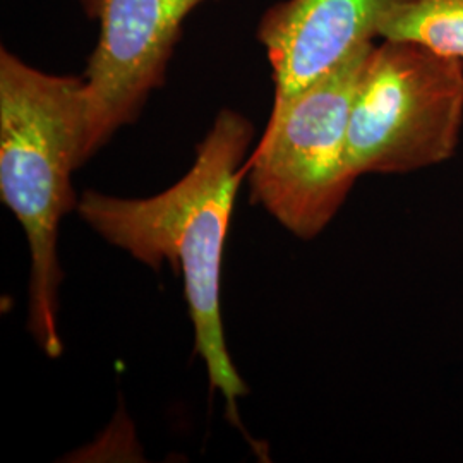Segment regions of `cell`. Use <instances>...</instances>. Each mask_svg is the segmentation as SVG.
<instances>
[{"label":"cell","instance_id":"6da1fadb","mask_svg":"<svg viewBox=\"0 0 463 463\" xmlns=\"http://www.w3.org/2000/svg\"><path fill=\"white\" fill-rule=\"evenodd\" d=\"M252 136L246 117L223 109L179 183L145 199L86 191L76 206L84 222L110 244L143 265L158 269L166 261L183 275L196 352L206 365L212 392L227 400L235 426H241L237 400L248 395V386L227 350L220 280L235 193L248 174Z\"/></svg>","mask_w":463,"mask_h":463},{"label":"cell","instance_id":"7a4b0ae2","mask_svg":"<svg viewBox=\"0 0 463 463\" xmlns=\"http://www.w3.org/2000/svg\"><path fill=\"white\" fill-rule=\"evenodd\" d=\"M84 128L83 76L49 74L0 49V196L30 244V330L53 359L64 350L57 237L78 206L71 174L84 164Z\"/></svg>","mask_w":463,"mask_h":463},{"label":"cell","instance_id":"3957f363","mask_svg":"<svg viewBox=\"0 0 463 463\" xmlns=\"http://www.w3.org/2000/svg\"><path fill=\"white\" fill-rule=\"evenodd\" d=\"M374 45L273 105L248 160L252 201L298 239L325 231L359 179L348 155V124Z\"/></svg>","mask_w":463,"mask_h":463},{"label":"cell","instance_id":"277c9868","mask_svg":"<svg viewBox=\"0 0 463 463\" xmlns=\"http://www.w3.org/2000/svg\"><path fill=\"white\" fill-rule=\"evenodd\" d=\"M462 128V64L415 42L380 40L350 112L348 155L357 177L445 164Z\"/></svg>","mask_w":463,"mask_h":463},{"label":"cell","instance_id":"5b68a950","mask_svg":"<svg viewBox=\"0 0 463 463\" xmlns=\"http://www.w3.org/2000/svg\"><path fill=\"white\" fill-rule=\"evenodd\" d=\"M99 23L84 69V162L133 124L166 69L189 14L212 0H80Z\"/></svg>","mask_w":463,"mask_h":463},{"label":"cell","instance_id":"8992f818","mask_svg":"<svg viewBox=\"0 0 463 463\" xmlns=\"http://www.w3.org/2000/svg\"><path fill=\"white\" fill-rule=\"evenodd\" d=\"M402 0H281L258 24L280 105L380 40L381 23Z\"/></svg>","mask_w":463,"mask_h":463},{"label":"cell","instance_id":"52a82bcc","mask_svg":"<svg viewBox=\"0 0 463 463\" xmlns=\"http://www.w3.org/2000/svg\"><path fill=\"white\" fill-rule=\"evenodd\" d=\"M380 40H407L463 66V0H402L384 16Z\"/></svg>","mask_w":463,"mask_h":463}]
</instances>
